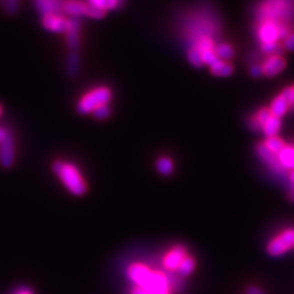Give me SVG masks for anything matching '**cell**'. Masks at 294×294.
<instances>
[{"mask_svg":"<svg viewBox=\"0 0 294 294\" xmlns=\"http://www.w3.org/2000/svg\"><path fill=\"white\" fill-rule=\"evenodd\" d=\"M52 170L70 193L76 196H81L86 193V182L76 164L64 160H57L52 164Z\"/></svg>","mask_w":294,"mask_h":294,"instance_id":"obj_1","label":"cell"},{"mask_svg":"<svg viewBox=\"0 0 294 294\" xmlns=\"http://www.w3.org/2000/svg\"><path fill=\"white\" fill-rule=\"evenodd\" d=\"M258 21H274L290 26L294 19V4L290 2H267L258 10Z\"/></svg>","mask_w":294,"mask_h":294,"instance_id":"obj_2","label":"cell"},{"mask_svg":"<svg viewBox=\"0 0 294 294\" xmlns=\"http://www.w3.org/2000/svg\"><path fill=\"white\" fill-rule=\"evenodd\" d=\"M112 93L106 86H100L90 90L78 102V112L81 114H93L98 107L108 105L112 100Z\"/></svg>","mask_w":294,"mask_h":294,"instance_id":"obj_3","label":"cell"},{"mask_svg":"<svg viewBox=\"0 0 294 294\" xmlns=\"http://www.w3.org/2000/svg\"><path fill=\"white\" fill-rule=\"evenodd\" d=\"M291 32V26L286 24L262 21L257 30V36L262 44H272V42H278L279 40H284Z\"/></svg>","mask_w":294,"mask_h":294,"instance_id":"obj_4","label":"cell"},{"mask_svg":"<svg viewBox=\"0 0 294 294\" xmlns=\"http://www.w3.org/2000/svg\"><path fill=\"white\" fill-rule=\"evenodd\" d=\"M294 248V228L286 229L272 238L267 244V253L272 257H279Z\"/></svg>","mask_w":294,"mask_h":294,"instance_id":"obj_5","label":"cell"},{"mask_svg":"<svg viewBox=\"0 0 294 294\" xmlns=\"http://www.w3.org/2000/svg\"><path fill=\"white\" fill-rule=\"evenodd\" d=\"M16 159L14 138L11 131L7 130L4 138L0 140V164L4 168H10Z\"/></svg>","mask_w":294,"mask_h":294,"instance_id":"obj_6","label":"cell"},{"mask_svg":"<svg viewBox=\"0 0 294 294\" xmlns=\"http://www.w3.org/2000/svg\"><path fill=\"white\" fill-rule=\"evenodd\" d=\"M186 248L181 246V245H176L171 250H169L164 256L162 258V266L167 272H176L178 267L181 264L183 258L186 256Z\"/></svg>","mask_w":294,"mask_h":294,"instance_id":"obj_7","label":"cell"},{"mask_svg":"<svg viewBox=\"0 0 294 294\" xmlns=\"http://www.w3.org/2000/svg\"><path fill=\"white\" fill-rule=\"evenodd\" d=\"M256 152L258 155L260 160L267 164V167L270 168L274 172L278 174H284L286 171L282 166L279 164L277 155L274 154L270 150H267V147L264 145V143H260L256 147Z\"/></svg>","mask_w":294,"mask_h":294,"instance_id":"obj_8","label":"cell"},{"mask_svg":"<svg viewBox=\"0 0 294 294\" xmlns=\"http://www.w3.org/2000/svg\"><path fill=\"white\" fill-rule=\"evenodd\" d=\"M286 66V60L282 56H269L262 64V74L274 78L282 72Z\"/></svg>","mask_w":294,"mask_h":294,"instance_id":"obj_9","label":"cell"},{"mask_svg":"<svg viewBox=\"0 0 294 294\" xmlns=\"http://www.w3.org/2000/svg\"><path fill=\"white\" fill-rule=\"evenodd\" d=\"M42 26L54 33H64L68 26V19L61 14H52L42 16Z\"/></svg>","mask_w":294,"mask_h":294,"instance_id":"obj_10","label":"cell"},{"mask_svg":"<svg viewBox=\"0 0 294 294\" xmlns=\"http://www.w3.org/2000/svg\"><path fill=\"white\" fill-rule=\"evenodd\" d=\"M80 28H81V22L78 18L68 19V26L64 33L66 34V42L72 50H76L80 46Z\"/></svg>","mask_w":294,"mask_h":294,"instance_id":"obj_11","label":"cell"},{"mask_svg":"<svg viewBox=\"0 0 294 294\" xmlns=\"http://www.w3.org/2000/svg\"><path fill=\"white\" fill-rule=\"evenodd\" d=\"M269 110H270L272 116L279 119H281V117H284V116L289 112V100H288L286 92L284 88L281 90V93L278 96H276L274 98V100L270 104V107H269Z\"/></svg>","mask_w":294,"mask_h":294,"instance_id":"obj_12","label":"cell"},{"mask_svg":"<svg viewBox=\"0 0 294 294\" xmlns=\"http://www.w3.org/2000/svg\"><path fill=\"white\" fill-rule=\"evenodd\" d=\"M34 6L42 16L52 14H61L62 12V2H52V0H40L35 2Z\"/></svg>","mask_w":294,"mask_h":294,"instance_id":"obj_13","label":"cell"},{"mask_svg":"<svg viewBox=\"0 0 294 294\" xmlns=\"http://www.w3.org/2000/svg\"><path fill=\"white\" fill-rule=\"evenodd\" d=\"M277 158L279 164L282 166L284 170H293L294 169V146L293 145H284L278 154Z\"/></svg>","mask_w":294,"mask_h":294,"instance_id":"obj_14","label":"cell"},{"mask_svg":"<svg viewBox=\"0 0 294 294\" xmlns=\"http://www.w3.org/2000/svg\"><path fill=\"white\" fill-rule=\"evenodd\" d=\"M210 69L214 76L220 78L229 76L234 72V66H232L229 61H224L222 59H218L215 64H212L210 66Z\"/></svg>","mask_w":294,"mask_h":294,"instance_id":"obj_15","label":"cell"},{"mask_svg":"<svg viewBox=\"0 0 294 294\" xmlns=\"http://www.w3.org/2000/svg\"><path fill=\"white\" fill-rule=\"evenodd\" d=\"M281 128V119L274 117V116H270L269 119L262 124V131L264 132L267 138L277 136L278 133Z\"/></svg>","mask_w":294,"mask_h":294,"instance_id":"obj_16","label":"cell"},{"mask_svg":"<svg viewBox=\"0 0 294 294\" xmlns=\"http://www.w3.org/2000/svg\"><path fill=\"white\" fill-rule=\"evenodd\" d=\"M215 52L217 57L224 61H229L231 58L234 56V49L230 44H226V42H222V44H218L215 48Z\"/></svg>","mask_w":294,"mask_h":294,"instance_id":"obj_17","label":"cell"},{"mask_svg":"<svg viewBox=\"0 0 294 294\" xmlns=\"http://www.w3.org/2000/svg\"><path fill=\"white\" fill-rule=\"evenodd\" d=\"M194 268H195V260L193 258V257L186 255L181 262L179 267H178L176 272L181 276H188L193 272Z\"/></svg>","mask_w":294,"mask_h":294,"instance_id":"obj_18","label":"cell"},{"mask_svg":"<svg viewBox=\"0 0 294 294\" xmlns=\"http://www.w3.org/2000/svg\"><path fill=\"white\" fill-rule=\"evenodd\" d=\"M264 145L267 147L268 150H270L272 152H274V154L277 155L278 152L284 148L286 143L284 142L282 138H280L278 136H272V138H267Z\"/></svg>","mask_w":294,"mask_h":294,"instance_id":"obj_19","label":"cell"},{"mask_svg":"<svg viewBox=\"0 0 294 294\" xmlns=\"http://www.w3.org/2000/svg\"><path fill=\"white\" fill-rule=\"evenodd\" d=\"M157 170L162 176H170L174 171V162L168 157H162L157 160Z\"/></svg>","mask_w":294,"mask_h":294,"instance_id":"obj_20","label":"cell"},{"mask_svg":"<svg viewBox=\"0 0 294 294\" xmlns=\"http://www.w3.org/2000/svg\"><path fill=\"white\" fill-rule=\"evenodd\" d=\"M262 52L268 56H281L284 52V46L279 42H272V44H262Z\"/></svg>","mask_w":294,"mask_h":294,"instance_id":"obj_21","label":"cell"},{"mask_svg":"<svg viewBox=\"0 0 294 294\" xmlns=\"http://www.w3.org/2000/svg\"><path fill=\"white\" fill-rule=\"evenodd\" d=\"M66 69L71 76H76L80 69V57L76 52H71L66 60Z\"/></svg>","mask_w":294,"mask_h":294,"instance_id":"obj_22","label":"cell"},{"mask_svg":"<svg viewBox=\"0 0 294 294\" xmlns=\"http://www.w3.org/2000/svg\"><path fill=\"white\" fill-rule=\"evenodd\" d=\"M92 6H94L95 8L100 9L104 12H106L107 10H112V9H114L117 8L118 6L122 4L121 2H114V0H107V2H105V0H96V2H88Z\"/></svg>","mask_w":294,"mask_h":294,"instance_id":"obj_23","label":"cell"},{"mask_svg":"<svg viewBox=\"0 0 294 294\" xmlns=\"http://www.w3.org/2000/svg\"><path fill=\"white\" fill-rule=\"evenodd\" d=\"M188 58L191 61V64L196 66V68H200L203 66V60H202V56L198 49L195 48H190L188 52Z\"/></svg>","mask_w":294,"mask_h":294,"instance_id":"obj_24","label":"cell"},{"mask_svg":"<svg viewBox=\"0 0 294 294\" xmlns=\"http://www.w3.org/2000/svg\"><path fill=\"white\" fill-rule=\"evenodd\" d=\"M110 114H112V108L109 107V105H104V106L98 107L93 112V116L98 120L107 119Z\"/></svg>","mask_w":294,"mask_h":294,"instance_id":"obj_25","label":"cell"},{"mask_svg":"<svg viewBox=\"0 0 294 294\" xmlns=\"http://www.w3.org/2000/svg\"><path fill=\"white\" fill-rule=\"evenodd\" d=\"M270 116H272V114L270 112V110H269V108L262 107V108H260L258 110V112H257L254 114V117L257 120V122H258V124H260V126L262 128V124H265V122L269 119V117H270Z\"/></svg>","mask_w":294,"mask_h":294,"instance_id":"obj_26","label":"cell"},{"mask_svg":"<svg viewBox=\"0 0 294 294\" xmlns=\"http://www.w3.org/2000/svg\"><path fill=\"white\" fill-rule=\"evenodd\" d=\"M2 4L4 6V9L8 14L14 16L16 14L18 10H19L20 2H16V0H8V2H2Z\"/></svg>","mask_w":294,"mask_h":294,"instance_id":"obj_27","label":"cell"},{"mask_svg":"<svg viewBox=\"0 0 294 294\" xmlns=\"http://www.w3.org/2000/svg\"><path fill=\"white\" fill-rule=\"evenodd\" d=\"M282 46L284 48V50H289V52L294 50V30H292V32L284 40Z\"/></svg>","mask_w":294,"mask_h":294,"instance_id":"obj_28","label":"cell"},{"mask_svg":"<svg viewBox=\"0 0 294 294\" xmlns=\"http://www.w3.org/2000/svg\"><path fill=\"white\" fill-rule=\"evenodd\" d=\"M288 100H289V105H290V112H294V84L290 85V86H286V88Z\"/></svg>","mask_w":294,"mask_h":294,"instance_id":"obj_29","label":"cell"},{"mask_svg":"<svg viewBox=\"0 0 294 294\" xmlns=\"http://www.w3.org/2000/svg\"><path fill=\"white\" fill-rule=\"evenodd\" d=\"M250 74L252 76L253 78H260L264 74H262V64H253L252 66L250 68Z\"/></svg>","mask_w":294,"mask_h":294,"instance_id":"obj_30","label":"cell"},{"mask_svg":"<svg viewBox=\"0 0 294 294\" xmlns=\"http://www.w3.org/2000/svg\"><path fill=\"white\" fill-rule=\"evenodd\" d=\"M248 294H266L264 291H262L260 286H250L248 289Z\"/></svg>","mask_w":294,"mask_h":294,"instance_id":"obj_31","label":"cell"},{"mask_svg":"<svg viewBox=\"0 0 294 294\" xmlns=\"http://www.w3.org/2000/svg\"><path fill=\"white\" fill-rule=\"evenodd\" d=\"M131 294H148V293H147V292L143 289V288H140V286H134L132 288Z\"/></svg>","mask_w":294,"mask_h":294,"instance_id":"obj_32","label":"cell"},{"mask_svg":"<svg viewBox=\"0 0 294 294\" xmlns=\"http://www.w3.org/2000/svg\"><path fill=\"white\" fill-rule=\"evenodd\" d=\"M288 200H289L290 202H292V203H294V186H292L289 190V192H288Z\"/></svg>","mask_w":294,"mask_h":294,"instance_id":"obj_33","label":"cell"},{"mask_svg":"<svg viewBox=\"0 0 294 294\" xmlns=\"http://www.w3.org/2000/svg\"><path fill=\"white\" fill-rule=\"evenodd\" d=\"M14 294H34V293L30 289H28V288H21V289L18 290Z\"/></svg>","mask_w":294,"mask_h":294,"instance_id":"obj_34","label":"cell"},{"mask_svg":"<svg viewBox=\"0 0 294 294\" xmlns=\"http://www.w3.org/2000/svg\"><path fill=\"white\" fill-rule=\"evenodd\" d=\"M289 180L292 183V186H294V169L290 171V174H289Z\"/></svg>","mask_w":294,"mask_h":294,"instance_id":"obj_35","label":"cell"},{"mask_svg":"<svg viewBox=\"0 0 294 294\" xmlns=\"http://www.w3.org/2000/svg\"><path fill=\"white\" fill-rule=\"evenodd\" d=\"M0 114H2V106H0Z\"/></svg>","mask_w":294,"mask_h":294,"instance_id":"obj_36","label":"cell"}]
</instances>
